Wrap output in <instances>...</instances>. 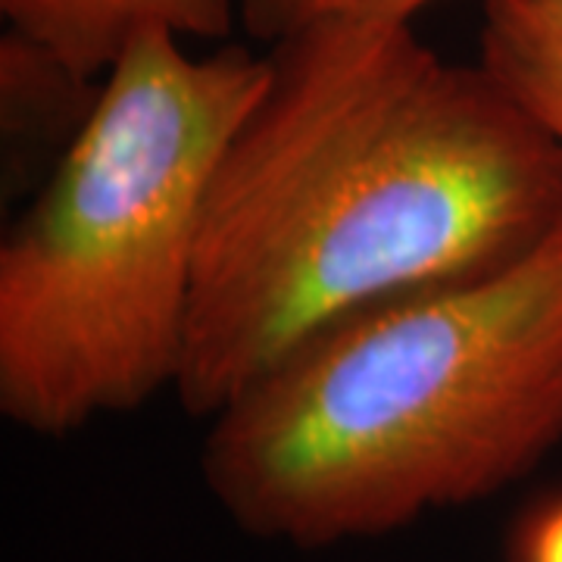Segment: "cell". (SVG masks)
<instances>
[{"label":"cell","instance_id":"6da1fadb","mask_svg":"<svg viewBox=\"0 0 562 562\" xmlns=\"http://www.w3.org/2000/svg\"><path fill=\"white\" fill-rule=\"evenodd\" d=\"M266 57L203 203L172 391L194 419L322 325L562 228V144L479 60L394 22H322Z\"/></svg>","mask_w":562,"mask_h":562},{"label":"cell","instance_id":"7a4b0ae2","mask_svg":"<svg viewBox=\"0 0 562 562\" xmlns=\"http://www.w3.org/2000/svg\"><path fill=\"white\" fill-rule=\"evenodd\" d=\"M206 422L203 484L257 541L322 550L497 497L562 443V228L322 325Z\"/></svg>","mask_w":562,"mask_h":562},{"label":"cell","instance_id":"3957f363","mask_svg":"<svg viewBox=\"0 0 562 562\" xmlns=\"http://www.w3.org/2000/svg\"><path fill=\"white\" fill-rule=\"evenodd\" d=\"M269 57L147 32L0 241V413L66 438L176 391L203 203Z\"/></svg>","mask_w":562,"mask_h":562},{"label":"cell","instance_id":"277c9868","mask_svg":"<svg viewBox=\"0 0 562 562\" xmlns=\"http://www.w3.org/2000/svg\"><path fill=\"white\" fill-rule=\"evenodd\" d=\"M7 29L35 38L91 79L147 32L222 41L238 25V0H0Z\"/></svg>","mask_w":562,"mask_h":562},{"label":"cell","instance_id":"5b68a950","mask_svg":"<svg viewBox=\"0 0 562 562\" xmlns=\"http://www.w3.org/2000/svg\"><path fill=\"white\" fill-rule=\"evenodd\" d=\"M103 79H91L50 47L7 29L0 38V132L3 162L16 184L29 166H47L66 154L88 125Z\"/></svg>","mask_w":562,"mask_h":562},{"label":"cell","instance_id":"8992f818","mask_svg":"<svg viewBox=\"0 0 562 562\" xmlns=\"http://www.w3.org/2000/svg\"><path fill=\"white\" fill-rule=\"evenodd\" d=\"M479 63L562 144V0H482Z\"/></svg>","mask_w":562,"mask_h":562},{"label":"cell","instance_id":"52a82bcc","mask_svg":"<svg viewBox=\"0 0 562 562\" xmlns=\"http://www.w3.org/2000/svg\"><path fill=\"white\" fill-rule=\"evenodd\" d=\"M435 0H238V25L272 47L322 22H394L413 25Z\"/></svg>","mask_w":562,"mask_h":562},{"label":"cell","instance_id":"ba28073f","mask_svg":"<svg viewBox=\"0 0 562 562\" xmlns=\"http://www.w3.org/2000/svg\"><path fill=\"white\" fill-rule=\"evenodd\" d=\"M506 562H562V487L535 497L516 516Z\"/></svg>","mask_w":562,"mask_h":562}]
</instances>
